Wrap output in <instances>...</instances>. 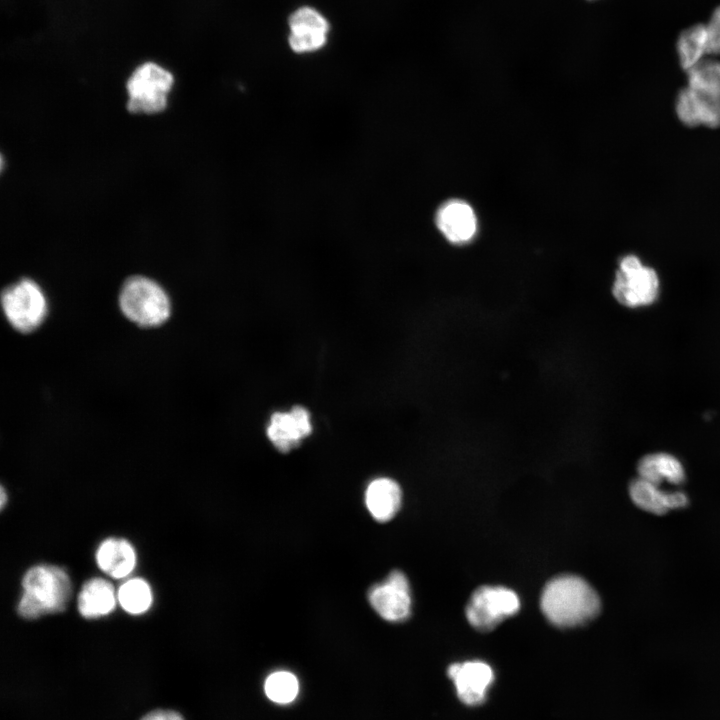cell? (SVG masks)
<instances>
[{"label": "cell", "mask_w": 720, "mask_h": 720, "mask_svg": "<svg viewBox=\"0 0 720 720\" xmlns=\"http://www.w3.org/2000/svg\"><path fill=\"white\" fill-rule=\"evenodd\" d=\"M266 431L272 444L278 450L287 452L311 434V415L302 406H294L290 411L275 412L270 417Z\"/></svg>", "instance_id": "obj_12"}, {"label": "cell", "mask_w": 720, "mask_h": 720, "mask_svg": "<svg viewBox=\"0 0 720 720\" xmlns=\"http://www.w3.org/2000/svg\"><path fill=\"white\" fill-rule=\"evenodd\" d=\"M96 562L104 573L120 579L128 576L134 570L136 552L128 541L120 538H108L99 545Z\"/></svg>", "instance_id": "obj_15"}, {"label": "cell", "mask_w": 720, "mask_h": 720, "mask_svg": "<svg viewBox=\"0 0 720 720\" xmlns=\"http://www.w3.org/2000/svg\"><path fill=\"white\" fill-rule=\"evenodd\" d=\"M447 674L455 685L458 698L468 706L485 702L495 678L490 665L480 660L452 664Z\"/></svg>", "instance_id": "obj_10"}, {"label": "cell", "mask_w": 720, "mask_h": 720, "mask_svg": "<svg viewBox=\"0 0 720 720\" xmlns=\"http://www.w3.org/2000/svg\"><path fill=\"white\" fill-rule=\"evenodd\" d=\"M436 225L448 241L464 244L474 237L477 220L469 204L461 200H450L438 209Z\"/></svg>", "instance_id": "obj_13"}, {"label": "cell", "mask_w": 720, "mask_h": 720, "mask_svg": "<svg viewBox=\"0 0 720 720\" xmlns=\"http://www.w3.org/2000/svg\"><path fill=\"white\" fill-rule=\"evenodd\" d=\"M677 53L681 67L689 71L708 54V38L705 24H695L682 31L677 40Z\"/></svg>", "instance_id": "obj_19"}, {"label": "cell", "mask_w": 720, "mask_h": 720, "mask_svg": "<svg viewBox=\"0 0 720 720\" xmlns=\"http://www.w3.org/2000/svg\"><path fill=\"white\" fill-rule=\"evenodd\" d=\"M365 503L372 517L380 522L390 520L401 505V489L389 478L373 480L365 492Z\"/></svg>", "instance_id": "obj_17"}, {"label": "cell", "mask_w": 720, "mask_h": 720, "mask_svg": "<svg viewBox=\"0 0 720 720\" xmlns=\"http://www.w3.org/2000/svg\"><path fill=\"white\" fill-rule=\"evenodd\" d=\"M708 38V54H720V6L712 13L706 24Z\"/></svg>", "instance_id": "obj_22"}, {"label": "cell", "mask_w": 720, "mask_h": 720, "mask_svg": "<svg viewBox=\"0 0 720 720\" xmlns=\"http://www.w3.org/2000/svg\"><path fill=\"white\" fill-rule=\"evenodd\" d=\"M141 720H184V718L177 711L157 709L144 715Z\"/></svg>", "instance_id": "obj_23"}, {"label": "cell", "mask_w": 720, "mask_h": 720, "mask_svg": "<svg viewBox=\"0 0 720 720\" xmlns=\"http://www.w3.org/2000/svg\"><path fill=\"white\" fill-rule=\"evenodd\" d=\"M172 74L153 62L137 67L127 81L131 112L154 113L162 111L167 104V95L173 85Z\"/></svg>", "instance_id": "obj_6"}, {"label": "cell", "mask_w": 720, "mask_h": 720, "mask_svg": "<svg viewBox=\"0 0 720 720\" xmlns=\"http://www.w3.org/2000/svg\"><path fill=\"white\" fill-rule=\"evenodd\" d=\"M116 600L117 595L109 581L92 578L84 583L78 595V611L87 619L102 617L115 609Z\"/></svg>", "instance_id": "obj_16"}, {"label": "cell", "mask_w": 720, "mask_h": 720, "mask_svg": "<svg viewBox=\"0 0 720 720\" xmlns=\"http://www.w3.org/2000/svg\"><path fill=\"white\" fill-rule=\"evenodd\" d=\"M6 498H7V497H6V493H5L4 487H1V500H0V504H1V508H2V509L4 508V506H5V504H6Z\"/></svg>", "instance_id": "obj_24"}, {"label": "cell", "mask_w": 720, "mask_h": 720, "mask_svg": "<svg viewBox=\"0 0 720 720\" xmlns=\"http://www.w3.org/2000/svg\"><path fill=\"white\" fill-rule=\"evenodd\" d=\"M117 600L127 613L143 614L152 605V590L144 579L132 578L121 585L117 593Z\"/></svg>", "instance_id": "obj_20"}, {"label": "cell", "mask_w": 720, "mask_h": 720, "mask_svg": "<svg viewBox=\"0 0 720 720\" xmlns=\"http://www.w3.org/2000/svg\"><path fill=\"white\" fill-rule=\"evenodd\" d=\"M688 72L675 111L686 126L720 127V62L703 60Z\"/></svg>", "instance_id": "obj_2"}, {"label": "cell", "mask_w": 720, "mask_h": 720, "mask_svg": "<svg viewBox=\"0 0 720 720\" xmlns=\"http://www.w3.org/2000/svg\"><path fill=\"white\" fill-rule=\"evenodd\" d=\"M369 602L387 621L407 619L411 610V595L406 576L401 571L391 572L385 581L370 590Z\"/></svg>", "instance_id": "obj_9"}, {"label": "cell", "mask_w": 720, "mask_h": 720, "mask_svg": "<svg viewBox=\"0 0 720 720\" xmlns=\"http://www.w3.org/2000/svg\"><path fill=\"white\" fill-rule=\"evenodd\" d=\"M119 303L123 314L143 327L162 324L171 312L170 300L164 289L143 276H133L125 281Z\"/></svg>", "instance_id": "obj_4"}, {"label": "cell", "mask_w": 720, "mask_h": 720, "mask_svg": "<svg viewBox=\"0 0 720 720\" xmlns=\"http://www.w3.org/2000/svg\"><path fill=\"white\" fill-rule=\"evenodd\" d=\"M266 696L277 704H288L295 700L299 692L297 677L285 670L271 673L265 680Z\"/></svg>", "instance_id": "obj_21"}, {"label": "cell", "mask_w": 720, "mask_h": 720, "mask_svg": "<svg viewBox=\"0 0 720 720\" xmlns=\"http://www.w3.org/2000/svg\"><path fill=\"white\" fill-rule=\"evenodd\" d=\"M660 281L657 272L634 254L621 258L612 286L615 299L629 308L650 305L657 299Z\"/></svg>", "instance_id": "obj_5"}, {"label": "cell", "mask_w": 720, "mask_h": 720, "mask_svg": "<svg viewBox=\"0 0 720 720\" xmlns=\"http://www.w3.org/2000/svg\"><path fill=\"white\" fill-rule=\"evenodd\" d=\"M289 45L296 53H310L321 49L327 42L329 23L311 7H301L289 17Z\"/></svg>", "instance_id": "obj_11"}, {"label": "cell", "mask_w": 720, "mask_h": 720, "mask_svg": "<svg viewBox=\"0 0 720 720\" xmlns=\"http://www.w3.org/2000/svg\"><path fill=\"white\" fill-rule=\"evenodd\" d=\"M629 494L633 503L639 508L658 515L682 508L688 503L685 493L663 491L657 484L640 477L631 482Z\"/></svg>", "instance_id": "obj_14"}, {"label": "cell", "mask_w": 720, "mask_h": 720, "mask_svg": "<svg viewBox=\"0 0 720 720\" xmlns=\"http://www.w3.org/2000/svg\"><path fill=\"white\" fill-rule=\"evenodd\" d=\"M2 308L9 323L21 332H31L47 315V300L40 286L22 279L2 293Z\"/></svg>", "instance_id": "obj_7"}, {"label": "cell", "mask_w": 720, "mask_h": 720, "mask_svg": "<svg viewBox=\"0 0 720 720\" xmlns=\"http://www.w3.org/2000/svg\"><path fill=\"white\" fill-rule=\"evenodd\" d=\"M540 606L543 614L558 627H576L593 620L601 602L594 588L583 578L561 575L544 587Z\"/></svg>", "instance_id": "obj_1"}, {"label": "cell", "mask_w": 720, "mask_h": 720, "mask_svg": "<svg viewBox=\"0 0 720 720\" xmlns=\"http://www.w3.org/2000/svg\"><path fill=\"white\" fill-rule=\"evenodd\" d=\"M23 592L17 610L25 619H36L65 610L72 593L68 573L61 567L40 564L31 567L22 580Z\"/></svg>", "instance_id": "obj_3"}, {"label": "cell", "mask_w": 720, "mask_h": 720, "mask_svg": "<svg viewBox=\"0 0 720 720\" xmlns=\"http://www.w3.org/2000/svg\"><path fill=\"white\" fill-rule=\"evenodd\" d=\"M639 477L659 485L662 482L681 484L685 479L682 463L675 456L660 452L648 454L638 463Z\"/></svg>", "instance_id": "obj_18"}, {"label": "cell", "mask_w": 720, "mask_h": 720, "mask_svg": "<svg viewBox=\"0 0 720 720\" xmlns=\"http://www.w3.org/2000/svg\"><path fill=\"white\" fill-rule=\"evenodd\" d=\"M519 608V598L511 589L482 586L472 594L465 612L467 620L475 629L487 632L517 613Z\"/></svg>", "instance_id": "obj_8"}]
</instances>
